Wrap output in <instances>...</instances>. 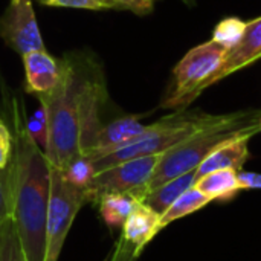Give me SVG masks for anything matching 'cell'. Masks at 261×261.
<instances>
[{"mask_svg": "<svg viewBox=\"0 0 261 261\" xmlns=\"http://www.w3.org/2000/svg\"><path fill=\"white\" fill-rule=\"evenodd\" d=\"M64 177L73 184L75 187L78 188H83L86 190L89 187V184L92 182L93 176H95V168H93V164L92 161L87 158V156H80L78 159L72 161L64 170H60Z\"/></svg>", "mask_w": 261, "mask_h": 261, "instance_id": "ffe728a7", "label": "cell"}, {"mask_svg": "<svg viewBox=\"0 0 261 261\" xmlns=\"http://www.w3.org/2000/svg\"><path fill=\"white\" fill-rule=\"evenodd\" d=\"M12 154L6 167L9 213L15 222L26 261H44L46 216L50 196V164L32 138L26 113L12 99Z\"/></svg>", "mask_w": 261, "mask_h": 261, "instance_id": "7a4b0ae2", "label": "cell"}, {"mask_svg": "<svg viewBox=\"0 0 261 261\" xmlns=\"http://www.w3.org/2000/svg\"><path fill=\"white\" fill-rule=\"evenodd\" d=\"M98 202L104 222L112 228H122L141 199L130 193H109L102 194Z\"/></svg>", "mask_w": 261, "mask_h": 261, "instance_id": "2e32d148", "label": "cell"}, {"mask_svg": "<svg viewBox=\"0 0 261 261\" xmlns=\"http://www.w3.org/2000/svg\"><path fill=\"white\" fill-rule=\"evenodd\" d=\"M28 127H29V132H31L32 138L35 139V142L44 151L46 150V145H47L49 128H47V113H46V107L41 102H40V109L34 115V119L31 122H28Z\"/></svg>", "mask_w": 261, "mask_h": 261, "instance_id": "7402d4cb", "label": "cell"}, {"mask_svg": "<svg viewBox=\"0 0 261 261\" xmlns=\"http://www.w3.org/2000/svg\"><path fill=\"white\" fill-rule=\"evenodd\" d=\"M145 128L147 125L141 122L139 115H127L118 118L98 130L90 148L84 153V156H87L89 159H95L107 154L142 135Z\"/></svg>", "mask_w": 261, "mask_h": 261, "instance_id": "8fae6325", "label": "cell"}, {"mask_svg": "<svg viewBox=\"0 0 261 261\" xmlns=\"http://www.w3.org/2000/svg\"><path fill=\"white\" fill-rule=\"evenodd\" d=\"M12 154V133L6 122L0 118V171H3Z\"/></svg>", "mask_w": 261, "mask_h": 261, "instance_id": "603a6c76", "label": "cell"}, {"mask_svg": "<svg viewBox=\"0 0 261 261\" xmlns=\"http://www.w3.org/2000/svg\"><path fill=\"white\" fill-rule=\"evenodd\" d=\"M0 261H26L15 222L11 216L0 228Z\"/></svg>", "mask_w": 261, "mask_h": 261, "instance_id": "ac0fdd59", "label": "cell"}, {"mask_svg": "<svg viewBox=\"0 0 261 261\" xmlns=\"http://www.w3.org/2000/svg\"><path fill=\"white\" fill-rule=\"evenodd\" d=\"M260 133H261V118H260Z\"/></svg>", "mask_w": 261, "mask_h": 261, "instance_id": "83f0119b", "label": "cell"}, {"mask_svg": "<svg viewBox=\"0 0 261 261\" xmlns=\"http://www.w3.org/2000/svg\"><path fill=\"white\" fill-rule=\"evenodd\" d=\"M214 115L199 113V112H184L179 110L173 115H168L158 122L147 125L145 132L127 142L125 145L102 154L99 158L90 159L95 168V173L106 170L109 167L118 165L125 161L162 154L171 147L177 145L194 132L208 124Z\"/></svg>", "mask_w": 261, "mask_h": 261, "instance_id": "277c9868", "label": "cell"}, {"mask_svg": "<svg viewBox=\"0 0 261 261\" xmlns=\"http://www.w3.org/2000/svg\"><path fill=\"white\" fill-rule=\"evenodd\" d=\"M261 58V17L246 21V29L237 44L229 47L220 67L205 83L203 90L222 81L223 78L254 64Z\"/></svg>", "mask_w": 261, "mask_h": 261, "instance_id": "9c48e42d", "label": "cell"}, {"mask_svg": "<svg viewBox=\"0 0 261 261\" xmlns=\"http://www.w3.org/2000/svg\"><path fill=\"white\" fill-rule=\"evenodd\" d=\"M46 6L57 8H73V9H90V11H106L119 9L116 0H37Z\"/></svg>", "mask_w": 261, "mask_h": 261, "instance_id": "44dd1931", "label": "cell"}, {"mask_svg": "<svg viewBox=\"0 0 261 261\" xmlns=\"http://www.w3.org/2000/svg\"><path fill=\"white\" fill-rule=\"evenodd\" d=\"M23 58V67H24V89L28 93L37 95V98H46L49 96L61 75L60 60L54 58L46 52V49L40 50H31Z\"/></svg>", "mask_w": 261, "mask_h": 261, "instance_id": "30bf717a", "label": "cell"}, {"mask_svg": "<svg viewBox=\"0 0 261 261\" xmlns=\"http://www.w3.org/2000/svg\"><path fill=\"white\" fill-rule=\"evenodd\" d=\"M159 220L161 216L156 211H153L144 202H139L122 225V234L119 240L125 243L130 249H133L138 255H141L144 248L161 231Z\"/></svg>", "mask_w": 261, "mask_h": 261, "instance_id": "4fadbf2b", "label": "cell"}, {"mask_svg": "<svg viewBox=\"0 0 261 261\" xmlns=\"http://www.w3.org/2000/svg\"><path fill=\"white\" fill-rule=\"evenodd\" d=\"M261 110H240L214 118L191 136L161 154L147 193L159 185L197 170V167L223 142L245 133H260ZM145 193V194H147Z\"/></svg>", "mask_w": 261, "mask_h": 261, "instance_id": "3957f363", "label": "cell"}, {"mask_svg": "<svg viewBox=\"0 0 261 261\" xmlns=\"http://www.w3.org/2000/svg\"><path fill=\"white\" fill-rule=\"evenodd\" d=\"M242 190H261V174L254 171H237Z\"/></svg>", "mask_w": 261, "mask_h": 261, "instance_id": "484cf974", "label": "cell"}, {"mask_svg": "<svg viewBox=\"0 0 261 261\" xmlns=\"http://www.w3.org/2000/svg\"><path fill=\"white\" fill-rule=\"evenodd\" d=\"M60 67L55 90L38 101L47 113L49 135L44 154L50 167L64 170L90 148L102 127L99 115L109 95L99 63L86 54L64 55Z\"/></svg>", "mask_w": 261, "mask_h": 261, "instance_id": "6da1fadb", "label": "cell"}, {"mask_svg": "<svg viewBox=\"0 0 261 261\" xmlns=\"http://www.w3.org/2000/svg\"><path fill=\"white\" fill-rule=\"evenodd\" d=\"M9 216V185L5 168L3 171H0V228Z\"/></svg>", "mask_w": 261, "mask_h": 261, "instance_id": "cb8c5ba5", "label": "cell"}, {"mask_svg": "<svg viewBox=\"0 0 261 261\" xmlns=\"http://www.w3.org/2000/svg\"><path fill=\"white\" fill-rule=\"evenodd\" d=\"M119 9L132 11L138 15L150 14L154 8V0H116Z\"/></svg>", "mask_w": 261, "mask_h": 261, "instance_id": "d4e9b609", "label": "cell"}, {"mask_svg": "<svg viewBox=\"0 0 261 261\" xmlns=\"http://www.w3.org/2000/svg\"><path fill=\"white\" fill-rule=\"evenodd\" d=\"M196 170L185 173L182 176H177L162 185H159L158 188L148 191L144 197L142 202L150 206L153 211H156L159 216H162L185 191H188L190 188L194 187L196 184Z\"/></svg>", "mask_w": 261, "mask_h": 261, "instance_id": "5bb4252c", "label": "cell"}, {"mask_svg": "<svg viewBox=\"0 0 261 261\" xmlns=\"http://www.w3.org/2000/svg\"><path fill=\"white\" fill-rule=\"evenodd\" d=\"M257 133H245L239 135L226 142H223L220 147H217L196 170V177H202L203 174H208L216 170H236L240 171L246 161L249 159V141Z\"/></svg>", "mask_w": 261, "mask_h": 261, "instance_id": "7c38bea8", "label": "cell"}, {"mask_svg": "<svg viewBox=\"0 0 261 261\" xmlns=\"http://www.w3.org/2000/svg\"><path fill=\"white\" fill-rule=\"evenodd\" d=\"M184 2H187V3H191V0H184Z\"/></svg>", "mask_w": 261, "mask_h": 261, "instance_id": "4316f807", "label": "cell"}, {"mask_svg": "<svg viewBox=\"0 0 261 261\" xmlns=\"http://www.w3.org/2000/svg\"><path fill=\"white\" fill-rule=\"evenodd\" d=\"M245 29H246V21L237 17H228L216 26L213 32V40L222 44L223 47L229 49L239 43V40L245 34Z\"/></svg>", "mask_w": 261, "mask_h": 261, "instance_id": "d6986e66", "label": "cell"}, {"mask_svg": "<svg viewBox=\"0 0 261 261\" xmlns=\"http://www.w3.org/2000/svg\"><path fill=\"white\" fill-rule=\"evenodd\" d=\"M194 187L213 200H231L242 191L236 170H216L196 179Z\"/></svg>", "mask_w": 261, "mask_h": 261, "instance_id": "9a60e30c", "label": "cell"}, {"mask_svg": "<svg viewBox=\"0 0 261 261\" xmlns=\"http://www.w3.org/2000/svg\"><path fill=\"white\" fill-rule=\"evenodd\" d=\"M159 158L161 154L138 158L95 173L86 188L87 200L95 202L102 194L109 193H130L138 196L142 202Z\"/></svg>", "mask_w": 261, "mask_h": 261, "instance_id": "52a82bcc", "label": "cell"}, {"mask_svg": "<svg viewBox=\"0 0 261 261\" xmlns=\"http://www.w3.org/2000/svg\"><path fill=\"white\" fill-rule=\"evenodd\" d=\"M86 202H89L86 190L75 187L60 170L50 167V196L46 216L44 261H58L70 226Z\"/></svg>", "mask_w": 261, "mask_h": 261, "instance_id": "8992f818", "label": "cell"}, {"mask_svg": "<svg viewBox=\"0 0 261 261\" xmlns=\"http://www.w3.org/2000/svg\"><path fill=\"white\" fill-rule=\"evenodd\" d=\"M226 50L213 38L190 49L173 70V83L162 107L184 109L193 102L203 92L205 83L220 67Z\"/></svg>", "mask_w": 261, "mask_h": 261, "instance_id": "5b68a950", "label": "cell"}, {"mask_svg": "<svg viewBox=\"0 0 261 261\" xmlns=\"http://www.w3.org/2000/svg\"><path fill=\"white\" fill-rule=\"evenodd\" d=\"M0 37L20 55L44 49L32 0H11L0 17Z\"/></svg>", "mask_w": 261, "mask_h": 261, "instance_id": "ba28073f", "label": "cell"}, {"mask_svg": "<svg viewBox=\"0 0 261 261\" xmlns=\"http://www.w3.org/2000/svg\"><path fill=\"white\" fill-rule=\"evenodd\" d=\"M211 200L203 194L200 193L196 187L190 188L188 191H185L162 216H161V220H159V229L162 231L165 226H168L170 223L182 219V217H187L202 208H205Z\"/></svg>", "mask_w": 261, "mask_h": 261, "instance_id": "e0dca14e", "label": "cell"}]
</instances>
